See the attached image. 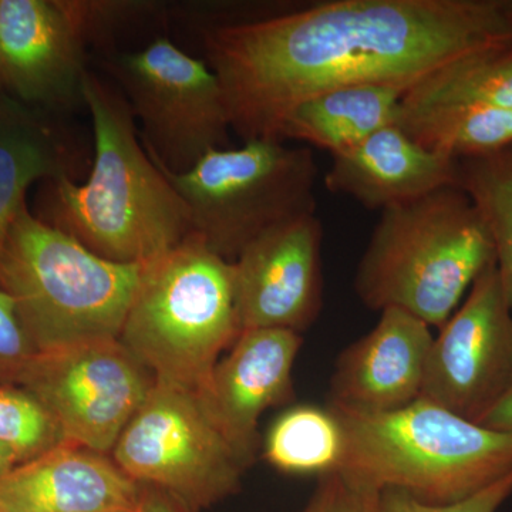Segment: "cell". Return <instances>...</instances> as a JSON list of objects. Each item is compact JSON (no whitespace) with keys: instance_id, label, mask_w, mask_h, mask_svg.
<instances>
[{"instance_id":"obj_22","label":"cell","mask_w":512,"mask_h":512,"mask_svg":"<svg viewBox=\"0 0 512 512\" xmlns=\"http://www.w3.org/2000/svg\"><path fill=\"white\" fill-rule=\"evenodd\" d=\"M397 124L421 146L458 161L512 146V107L400 113Z\"/></svg>"},{"instance_id":"obj_31","label":"cell","mask_w":512,"mask_h":512,"mask_svg":"<svg viewBox=\"0 0 512 512\" xmlns=\"http://www.w3.org/2000/svg\"><path fill=\"white\" fill-rule=\"evenodd\" d=\"M137 508H136V510H116V511H109V512H136Z\"/></svg>"},{"instance_id":"obj_28","label":"cell","mask_w":512,"mask_h":512,"mask_svg":"<svg viewBox=\"0 0 512 512\" xmlns=\"http://www.w3.org/2000/svg\"><path fill=\"white\" fill-rule=\"evenodd\" d=\"M480 424L487 429L507 434L512 439V389Z\"/></svg>"},{"instance_id":"obj_15","label":"cell","mask_w":512,"mask_h":512,"mask_svg":"<svg viewBox=\"0 0 512 512\" xmlns=\"http://www.w3.org/2000/svg\"><path fill=\"white\" fill-rule=\"evenodd\" d=\"M402 309L382 311L375 328L340 353L329 404L363 413L402 409L421 397L434 336Z\"/></svg>"},{"instance_id":"obj_21","label":"cell","mask_w":512,"mask_h":512,"mask_svg":"<svg viewBox=\"0 0 512 512\" xmlns=\"http://www.w3.org/2000/svg\"><path fill=\"white\" fill-rule=\"evenodd\" d=\"M345 456V434L329 406L298 404L282 413L266 434L264 457L291 476L335 473Z\"/></svg>"},{"instance_id":"obj_10","label":"cell","mask_w":512,"mask_h":512,"mask_svg":"<svg viewBox=\"0 0 512 512\" xmlns=\"http://www.w3.org/2000/svg\"><path fill=\"white\" fill-rule=\"evenodd\" d=\"M154 384L120 339L35 353L19 380L52 414L66 443L106 456Z\"/></svg>"},{"instance_id":"obj_7","label":"cell","mask_w":512,"mask_h":512,"mask_svg":"<svg viewBox=\"0 0 512 512\" xmlns=\"http://www.w3.org/2000/svg\"><path fill=\"white\" fill-rule=\"evenodd\" d=\"M160 170L184 201L192 232L229 262L269 229L316 212L311 148L278 138L211 151L185 173Z\"/></svg>"},{"instance_id":"obj_12","label":"cell","mask_w":512,"mask_h":512,"mask_svg":"<svg viewBox=\"0 0 512 512\" xmlns=\"http://www.w3.org/2000/svg\"><path fill=\"white\" fill-rule=\"evenodd\" d=\"M82 0H0V93L26 106H84Z\"/></svg>"},{"instance_id":"obj_19","label":"cell","mask_w":512,"mask_h":512,"mask_svg":"<svg viewBox=\"0 0 512 512\" xmlns=\"http://www.w3.org/2000/svg\"><path fill=\"white\" fill-rule=\"evenodd\" d=\"M403 96L402 90L379 84L329 90L292 107L279 123L276 138L302 141L339 156L396 124Z\"/></svg>"},{"instance_id":"obj_8","label":"cell","mask_w":512,"mask_h":512,"mask_svg":"<svg viewBox=\"0 0 512 512\" xmlns=\"http://www.w3.org/2000/svg\"><path fill=\"white\" fill-rule=\"evenodd\" d=\"M131 480L198 512L238 493L251 466L197 394L157 382L110 454Z\"/></svg>"},{"instance_id":"obj_1","label":"cell","mask_w":512,"mask_h":512,"mask_svg":"<svg viewBox=\"0 0 512 512\" xmlns=\"http://www.w3.org/2000/svg\"><path fill=\"white\" fill-rule=\"evenodd\" d=\"M232 131L276 138L292 107L356 84L406 94L454 60L512 42V0H329L207 30Z\"/></svg>"},{"instance_id":"obj_20","label":"cell","mask_w":512,"mask_h":512,"mask_svg":"<svg viewBox=\"0 0 512 512\" xmlns=\"http://www.w3.org/2000/svg\"><path fill=\"white\" fill-rule=\"evenodd\" d=\"M512 107V42L454 60L404 94L400 113Z\"/></svg>"},{"instance_id":"obj_6","label":"cell","mask_w":512,"mask_h":512,"mask_svg":"<svg viewBox=\"0 0 512 512\" xmlns=\"http://www.w3.org/2000/svg\"><path fill=\"white\" fill-rule=\"evenodd\" d=\"M241 333L234 262L191 232L148 262L119 339L157 382L197 394Z\"/></svg>"},{"instance_id":"obj_11","label":"cell","mask_w":512,"mask_h":512,"mask_svg":"<svg viewBox=\"0 0 512 512\" xmlns=\"http://www.w3.org/2000/svg\"><path fill=\"white\" fill-rule=\"evenodd\" d=\"M439 330L421 397L480 424L512 389V311L497 265Z\"/></svg>"},{"instance_id":"obj_18","label":"cell","mask_w":512,"mask_h":512,"mask_svg":"<svg viewBox=\"0 0 512 512\" xmlns=\"http://www.w3.org/2000/svg\"><path fill=\"white\" fill-rule=\"evenodd\" d=\"M74 160L62 136L22 101L0 93V256L36 181L69 177Z\"/></svg>"},{"instance_id":"obj_23","label":"cell","mask_w":512,"mask_h":512,"mask_svg":"<svg viewBox=\"0 0 512 512\" xmlns=\"http://www.w3.org/2000/svg\"><path fill=\"white\" fill-rule=\"evenodd\" d=\"M460 185L490 227L495 265L512 311V146L460 160Z\"/></svg>"},{"instance_id":"obj_17","label":"cell","mask_w":512,"mask_h":512,"mask_svg":"<svg viewBox=\"0 0 512 512\" xmlns=\"http://www.w3.org/2000/svg\"><path fill=\"white\" fill-rule=\"evenodd\" d=\"M323 183L367 210L383 211L460 185V161L421 146L396 123L333 156Z\"/></svg>"},{"instance_id":"obj_16","label":"cell","mask_w":512,"mask_h":512,"mask_svg":"<svg viewBox=\"0 0 512 512\" xmlns=\"http://www.w3.org/2000/svg\"><path fill=\"white\" fill-rule=\"evenodd\" d=\"M143 494L111 456L69 443L0 476V512L136 510Z\"/></svg>"},{"instance_id":"obj_24","label":"cell","mask_w":512,"mask_h":512,"mask_svg":"<svg viewBox=\"0 0 512 512\" xmlns=\"http://www.w3.org/2000/svg\"><path fill=\"white\" fill-rule=\"evenodd\" d=\"M64 443L59 424L32 393L19 384H0V447L18 466Z\"/></svg>"},{"instance_id":"obj_9","label":"cell","mask_w":512,"mask_h":512,"mask_svg":"<svg viewBox=\"0 0 512 512\" xmlns=\"http://www.w3.org/2000/svg\"><path fill=\"white\" fill-rule=\"evenodd\" d=\"M113 72L134 119L141 121L148 156L164 170L185 173L211 151L229 147L227 100L204 60L157 37L117 57Z\"/></svg>"},{"instance_id":"obj_30","label":"cell","mask_w":512,"mask_h":512,"mask_svg":"<svg viewBox=\"0 0 512 512\" xmlns=\"http://www.w3.org/2000/svg\"><path fill=\"white\" fill-rule=\"evenodd\" d=\"M16 466H18V464H16L15 458L10 456L8 451L0 447V476L8 473L9 470H12V468Z\"/></svg>"},{"instance_id":"obj_13","label":"cell","mask_w":512,"mask_h":512,"mask_svg":"<svg viewBox=\"0 0 512 512\" xmlns=\"http://www.w3.org/2000/svg\"><path fill=\"white\" fill-rule=\"evenodd\" d=\"M323 227L308 214L269 229L234 262L242 330L301 333L323 302Z\"/></svg>"},{"instance_id":"obj_2","label":"cell","mask_w":512,"mask_h":512,"mask_svg":"<svg viewBox=\"0 0 512 512\" xmlns=\"http://www.w3.org/2000/svg\"><path fill=\"white\" fill-rule=\"evenodd\" d=\"M84 106L92 116L89 178L46 181L40 218L94 254L120 264H148L191 234L187 207L138 140L126 97L87 73Z\"/></svg>"},{"instance_id":"obj_26","label":"cell","mask_w":512,"mask_h":512,"mask_svg":"<svg viewBox=\"0 0 512 512\" xmlns=\"http://www.w3.org/2000/svg\"><path fill=\"white\" fill-rule=\"evenodd\" d=\"M33 356L35 349L23 329L15 303L0 289V384H19Z\"/></svg>"},{"instance_id":"obj_14","label":"cell","mask_w":512,"mask_h":512,"mask_svg":"<svg viewBox=\"0 0 512 512\" xmlns=\"http://www.w3.org/2000/svg\"><path fill=\"white\" fill-rule=\"evenodd\" d=\"M301 333L285 329L242 330L197 393L212 423L249 464L258 450V420L293 399L292 370Z\"/></svg>"},{"instance_id":"obj_4","label":"cell","mask_w":512,"mask_h":512,"mask_svg":"<svg viewBox=\"0 0 512 512\" xmlns=\"http://www.w3.org/2000/svg\"><path fill=\"white\" fill-rule=\"evenodd\" d=\"M345 434L340 473L372 493L397 488L429 504L466 500L512 473V439L420 397L363 413L329 404Z\"/></svg>"},{"instance_id":"obj_25","label":"cell","mask_w":512,"mask_h":512,"mask_svg":"<svg viewBox=\"0 0 512 512\" xmlns=\"http://www.w3.org/2000/svg\"><path fill=\"white\" fill-rule=\"evenodd\" d=\"M512 495V473L466 500L429 504L397 488H384L376 495L375 512H497Z\"/></svg>"},{"instance_id":"obj_5","label":"cell","mask_w":512,"mask_h":512,"mask_svg":"<svg viewBox=\"0 0 512 512\" xmlns=\"http://www.w3.org/2000/svg\"><path fill=\"white\" fill-rule=\"evenodd\" d=\"M146 265L94 254L26 205L0 256V289L15 303L35 353L52 352L119 339Z\"/></svg>"},{"instance_id":"obj_3","label":"cell","mask_w":512,"mask_h":512,"mask_svg":"<svg viewBox=\"0 0 512 512\" xmlns=\"http://www.w3.org/2000/svg\"><path fill=\"white\" fill-rule=\"evenodd\" d=\"M495 264L490 227L461 185L386 208L357 265L367 308L402 309L440 329Z\"/></svg>"},{"instance_id":"obj_29","label":"cell","mask_w":512,"mask_h":512,"mask_svg":"<svg viewBox=\"0 0 512 512\" xmlns=\"http://www.w3.org/2000/svg\"><path fill=\"white\" fill-rule=\"evenodd\" d=\"M136 512H190L173 498L156 488L144 487L143 498Z\"/></svg>"},{"instance_id":"obj_27","label":"cell","mask_w":512,"mask_h":512,"mask_svg":"<svg viewBox=\"0 0 512 512\" xmlns=\"http://www.w3.org/2000/svg\"><path fill=\"white\" fill-rule=\"evenodd\" d=\"M376 493L340 471L318 478V485L298 512H375Z\"/></svg>"}]
</instances>
